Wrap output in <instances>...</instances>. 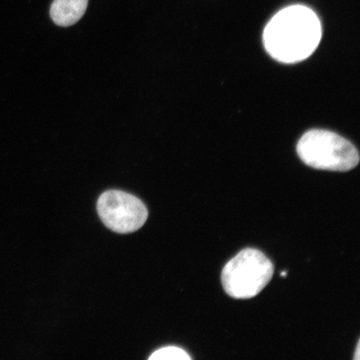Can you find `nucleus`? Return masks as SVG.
Returning a JSON list of instances; mask_svg holds the SVG:
<instances>
[{"label": "nucleus", "instance_id": "1", "mask_svg": "<svg viewBox=\"0 0 360 360\" xmlns=\"http://www.w3.org/2000/svg\"><path fill=\"white\" fill-rule=\"evenodd\" d=\"M321 36V21L310 8L291 6L269 21L264 30V44L274 60L295 64L312 55Z\"/></svg>", "mask_w": 360, "mask_h": 360}, {"label": "nucleus", "instance_id": "2", "mask_svg": "<svg viewBox=\"0 0 360 360\" xmlns=\"http://www.w3.org/2000/svg\"><path fill=\"white\" fill-rule=\"evenodd\" d=\"M297 153L305 165L314 169L349 171L356 167L359 152L343 137L327 130L313 129L304 134Z\"/></svg>", "mask_w": 360, "mask_h": 360}, {"label": "nucleus", "instance_id": "3", "mask_svg": "<svg viewBox=\"0 0 360 360\" xmlns=\"http://www.w3.org/2000/svg\"><path fill=\"white\" fill-rule=\"evenodd\" d=\"M274 265L262 252L245 249L223 269L221 281L225 292L232 298H254L271 281Z\"/></svg>", "mask_w": 360, "mask_h": 360}, {"label": "nucleus", "instance_id": "4", "mask_svg": "<svg viewBox=\"0 0 360 360\" xmlns=\"http://www.w3.org/2000/svg\"><path fill=\"white\" fill-rule=\"evenodd\" d=\"M97 210L103 224L120 233L138 231L148 218L146 206L141 200L120 191L103 193L98 200Z\"/></svg>", "mask_w": 360, "mask_h": 360}, {"label": "nucleus", "instance_id": "5", "mask_svg": "<svg viewBox=\"0 0 360 360\" xmlns=\"http://www.w3.org/2000/svg\"><path fill=\"white\" fill-rule=\"evenodd\" d=\"M89 0H53L51 17L58 26L69 27L77 22L87 10Z\"/></svg>", "mask_w": 360, "mask_h": 360}, {"label": "nucleus", "instance_id": "6", "mask_svg": "<svg viewBox=\"0 0 360 360\" xmlns=\"http://www.w3.org/2000/svg\"><path fill=\"white\" fill-rule=\"evenodd\" d=\"M151 360H190L191 359L190 355L188 354L186 351L178 347H165L160 349L153 353L150 357Z\"/></svg>", "mask_w": 360, "mask_h": 360}, {"label": "nucleus", "instance_id": "7", "mask_svg": "<svg viewBox=\"0 0 360 360\" xmlns=\"http://www.w3.org/2000/svg\"><path fill=\"white\" fill-rule=\"evenodd\" d=\"M360 347H359V341L358 342V345H357V347H356V351H355V357L354 359H356V360H359L360 357H359V354H360Z\"/></svg>", "mask_w": 360, "mask_h": 360}, {"label": "nucleus", "instance_id": "8", "mask_svg": "<svg viewBox=\"0 0 360 360\" xmlns=\"http://www.w3.org/2000/svg\"><path fill=\"white\" fill-rule=\"evenodd\" d=\"M287 274H287V272L283 271V272H282V273H281V276L282 277H286V276H287Z\"/></svg>", "mask_w": 360, "mask_h": 360}]
</instances>
